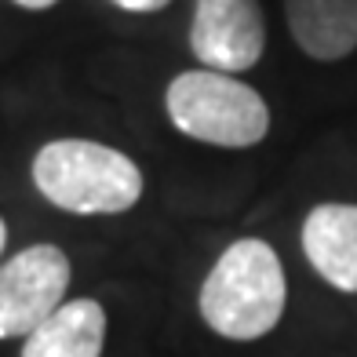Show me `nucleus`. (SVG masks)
Returning <instances> with one entry per match:
<instances>
[{
    "mask_svg": "<svg viewBox=\"0 0 357 357\" xmlns=\"http://www.w3.org/2000/svg\"><path fill=\"white\" fill-rule=\"evenodd\" d=\"M288 306V278L281 255L263 237L226 245L197 291L201 321L230 343H255L281 324Z\"/></svg>",
    "mask_w": 357,
    "mask_h": 357,
    "instance_id": "nucleus-1",
    "label": "nucleus"
},
{
    "mask_svg": "<svg viewBox=\"0 0 357 357\" xmlns=\"http://www.w3.org/2000/svg\"><path fill=\"white\" fill-rule=\"evenodd\" d=\"M29 172L40 197L70 215H124L146 190L135 160L95 139L44 142Z\"/></svg>",
    "mask_w": 357,
    "mask_h": 357,
    "instance_id": "nucleus-2",
    "label": "nucleus"
},
{
    "mask_svg": "<svg viewBox=\"0 0 357 357\" xmlns=\"http://www.w3.org/2000/svg\"><path fill=\"white\" fill-rule=\"evenodd\" d=\"M165 109L175 132L219 150H248L270 132V106L252 84L219 70H183L168 80Z\"/></svg>",
    "mask_w": 357,
    "mask_h": 357,
    "instance_id": "nucleus-3",
    "label": "nucleus"
},
{
    "mask_svg": "<svg viewBox=\"0 0 357 357\" xmlns=\"http://www.w3.org/2000/svg\"><path fill=\"white\" fill-rule=\"evenodd\" d=\"M288 29L314 62H339L357 47V0H284Z\"/></svg>",
    "mask_w": 357,
    "mask_h": 357,
    "instance_id": "nucleus-8",
    "label": "nucleus"
},
{
    "mask_svg": "<svg viewBox=\"0 0 357 357\" xmlns=\"http://www.w3.org/2000/svg\"><path fill=\"white\" fill-rule=\"evenodd\" d=\"M11 4H19L26 11H47V8H55L59 0H11Z\"/></svg>",
    "mask_w": 357,
    "mask_h": 357,
    "instance_id": "nucleus-10",
    "label": "nucleus"
},
{
    "mask_svg": "<svg viewBox=\"0 0 357 357\" xmlns=\"http://www.w3.org/2000/svg\"><path fill=\"white\" fill-rule=\"evenodd\" d=\"M109 317L99 299H66L22 339L19 357H102Z\"/></svg>",
    "mask_w": 357,
    "mask_h": 357,
    "instance_id": "nucleus-7",
    "label": "nucleus"
},
{
    "mask_svg": "<svg viewBox=\"0 0 357 357\" xmlns=\"http://www.w3.org/2000/svg\"><path fill=\"white\" fill-rule=\"evenodd\" d=\"M4 245H8V222L0 219V255H4Z\"/></svg>",
    "mask_w": 357,
    "mask_h": 357,
    "instance_id": "nucleus-11",
    "label": "nucleus"
},
{
    "mask_svg": "<svg viewBox=\"0 0 357 357\" xmlns=\"http://www.w3.org/2000/svg\"><path fill=\"white\" fill-rule=\"evenodd\" d=\"M73 278L59 245H29L0 263V339H26L62 303Z\"/></svg>",
    "mask_w": 357,
    "mask_h": 357,
    "instance_id": "nucleus-4",
    "label": "nucleus"
},
{
    "mask_svg": "<svg viewBox=\"0 0 357 357\" xmlns=\"http://www.w3.org/2000/svg\"><path fill=\"white\" fill-rule=\"evenodd\" d=\"M190 52L204 70L245 73L266 52V22L259 0H193Z\"/></svg>",
    "mask_w": 357,
    "mask_h": 357,
    "instance_id": "nucleus-5",
    "label": "nucleus"
},
{
    "mask_svg": "<svg viewBox=\"0 0 357 357\" xmlns=\"http://www.w3.org/2000/svg\"><path fill=\"white\" fill-rule=\"evenodd\" d=\"M109 4L121 11H132V15H153V11H165L172 0H109Z\"/></svg>",
    "mask_w": 357,
    "mask_h": 357,
    "instance_id": "nucleus-9",
    "label": "nucleus"
},
{
    "mask_svg": "<svg viewBox=\"0 0 357 357\" xmlns=\"http://www.w3.org/2000/svg\"><path fill=\"white\" fill-rule=\"evenodd\" d=\"M303 255L314 273L343 296H357V204L324 201L303 219Z\"/></svg>",
    "mask_w": 357,
    "mask_h": 357,
    "instance_id": "nucleus-6",
    "label": "nucleus"
}]
</instances>
